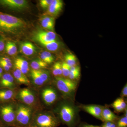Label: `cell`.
<instances>
[{
  "mask_svg": "<svg viewBox=\"0 0 127 127\" xmlns=\"http://www.w3.org/2000/svg\"><path fill=\"white\" fill-rule=\"evenodd\" d=\"M26 22L20 18L0 12V29L11 34H20L26 29Z\"/></svg>",
  "mask_w": 127,
  "mask_h": 127,
  "instance_id": "2",
  "label": "cell"
},
{
  "mask_svg": "<svg viewBox=\"0 0 127 127\" xmlns=\"http://www.w3.org/2000/svg\"><path fill=\"white\" fill-rule=\"evenodd\" d=\"M53 1L54 0H41L39 1V3L40 6L42 9H47Z\"/></svg>",
  "mask_w": 127,
  "mask_h": 127,
  "instance_id": "27",
  "label": "cell"
},
{
  "mask_svg": "<svg viewBox=\"0 0 127 127\" xmlns=\"http://www.w3.org/2000/svg\"><path fill=\"white\" fill-rule=\"evenodd\" d=\"M78 127H101L98 125H90L88 124L84 123L81 124Z\"/></svg>",
  "mask_w": 127,
  "mask_h": 127,
  "instance_id": "36",
  "label": "cell"
},
{
  "mask_svg": "<svg viewBox=\"0 0 127 127\" xmlns=\"http://www.w3.org/2000/svg\"><path fill=\"white\" fill-rule=\"evenodd\" d=\"M55 86H44L40 88L38 95L40 104L46 107H51L57 102L59 95Z\"/></svg>",
  "mask_w": 127,
  "mask_h": 127,
  "instance_id": "8",
  "label": "cell"
},
{
  "mask_svg": "<svg viewBox=\"0 0 127 127\" xmlns=\"http://www.w3.org/2000/svg\"><path fill=\"white\" fill-rule=\"evenodd\" d=\"M61 63L63 77L65 78H68L70 71V67L65 62H63Z\"/></svg>",
  "mask_w": 127,
  "mask_h": 127,
  "instance_id": "26",
  "label": "cell"
},
{
  "mask_svg": "<svg viewBox=\"0 0 127 127\" xmlns=\"http://www.w3.org/2000/svg\"><path fill=\"white\" fill-rule=\"evenodd\" d=\"M41 44L50 51H56L59 49L60 46V42L56 40Z\"/></svg>",
  "mask_w": 127,
  "mask_h": 127,
  "instance_id": "22",
  "label": "cell"
},
{
  "mask_svg": "<svg viewBox=\"0 0 127 127\" xmlns=\"http://www.w3.org/2000/svg\"><path fill=\"white\" fill-rule=\"evenodd\" d=\"M30 76L31 84L36 88H40L44 86L50 81L51 75L49 71L42 69L34 70L31 69Z\"/></svg>",
  "mask_w": 127,
  "mask_h": 127,
  "instance_id": "9",
  "label": "cell"
},
{
  "mask_svg": "<svg viewBox=\"0 0 127 127\" xmlns=\"http://www.w3.org/2000/svg\"><path fill=\"white\" fill-rule=\"evenodd\" d=\"M52 72L55 77H63L62 63L60 62L55 63L53 66Z\"/></svg>",
  "mask_w": 127,
  "mask_h": 127,
  "instance_id": "25",
  "label": "cell"
},
{
  "mask_svg": "<svg viewBox=\"0 0 127 127\" xmlns=\"http://www.w3.org/2000/svg\"><path fill=\"white\" fill-rule=\"evenodd\" d=\"M41 55H43V56L46 57L51 62V63L53 62L54 60H55L54 56H53V55L51 53L49 52L46 51L42 52Z\"/></svg>",
  "mask_w": 127,
  "mask_h": 127,
  "instance_id": "32",
  "label": "cell"
},
{
  "mask_svg": "<svg viewBox=\"0 0 127 127\" xmlns=\"http://www.w3.org/2000/svg\"><path fill=\"white\" fill-rule=\"evenodd\" d=\"M0 67H1L3 70H5L6 71H8L11 69L7 65L1 61H0Z\"/></svg>",
  "mask_w": 127,
  "mask_h": 127,
  "instance_id": "34",
  "label": "cell"
},
{
  "mask_svg": "<svg viewBox=\"0 0 127 127\" xmlns=\"http://www.w3.org/2000/svg\"><path fill=\"white\" fill-rule=\"evenodd\" d=\"M61 123L52 111L42 107L37 109L30 127H57Z\"/></svg>",
  "mask_w": 127,
  "mask_h": 127,
  "instance_id": "3",
  "label": "cell"
},
{
  "mask_svg": "<svg viewBox=\"0 0 127 127\" xmlns=\"http://www.w3.org/2000/svg\"><path fill=\"white\" fill-rule=\"evenodd\" d=\"M0 61L4 63L10 68L13 66V64L11 60L8 58L6 57H0Z\"/></svg>",
  "mask_w": 127,
  "mask_h": 127,
  "instance_id": "30",
  "label": "cell"
},
{
  "mask_svg": "<svg viewBox=\"0 0 127 127\" xmlns=\"http://www.w3.org/2000/svg\"><path fill=\"white\" fill-rule=\"evenodd\" d=\"M37 109L16 101L14 126L17 127H30Z\"/></svg>",
  "mask_w": 127,
  "mask_h": 127,
  "instance_id": "5",
  "label": "cell"
},
{
  "mask_svg": "<svg viewBox=\"0 0 127 127\" xmlns=\"http://www.w3.org/2000/svg\"><path fill=\"white\" fill-rule=\"evenodd\" d=\"M65 61L70 67L77 65V59L76 57L72 53L67 54L65 56Z\"/></svg>",
  "mask_w": 127,
  "mask_h": 127,
  "instance_id": "24",
  "label": "cell"
},
{
  "mask_svg": "<svg viewBox=\"0 0 127 127\" xmlns=\"http://www.w3.org/2000/svg\"><path fill=\"white\" fill-rule=\"evenodd\" d=\"M21 52L26 56L33 55L36 52V48L32 43L30 42L22 43L20 46Z\"/></svg>",
  "mask_w": 127,
  "mask_h": 127,
  "instance_id": "18",
  "label": "cell"
},
{
  "mask_svg": "<svg viewBox=\"0 0 127 127\" xmlns=\"http://www.w3.org/2000/svg\"><path fill=\"white\" fill-rule=\"evenodd\" d=\"M14 65V68L18 69L25 75L27 74L30 70L28 62L22 58H17L15 59Z\"/></svg>",
  "mask_w": 127,
  "mask_h": 127,
  "instance_id": "17",
  "label": "cell"
},
{
  "mask_svg": "<svg viewBox=\"0 0 127 127\" xmlns=\"http://www.w3.org/2000/svg\"><path fill=\"white\" fill-rule=\"evenodd\" d=\"M0 4L10 9L21 11L28 7V2L25 0H1Z\"/></svg>",
  "mask_w": 127,
  "mask_h": 127,
  "instance_id": "11",
  "label": "cell"
},
{
  "mask_svg": "<svg viewBox=\"0 0 127 127\" xmlns=\"http://www.w3.org/2000/svg\"><path fill=\"white\" fill-rule=\"evenodd\" d=\"M54 83L55 87L62 94L64 99L73 101L77 87L76 81L63 77H55Z\"/></svg>",
  "mask_w": 127,
  "mask_h": 127,
  "instance_id": "6",
  "label": "cell"
},
{
  "mask_svg": "<svg viewBox=\"0 0 127 127\" xmlns=\"http://www.w3.org/2000/svg\"><path fill=\"white\" fill-rule=\"evenodd\" d=\"M5 47V43L4 39L0 36V52L4 50Z\"/></svg>",
  "mask_w": 127,
  "mask_h": 127,
  "instance_id": "35",
  "label": "cell"
},
{
  "mask_svg": "<svg viewBox=\"0 0 127 127\" xmlns=\"http://www.w3.org/2000/svg\"><path fill=\"white\" fill-rule=\"evenodd\" d=\"M73 102L64 99L57 104L52 111L61 123L68 127H75L77 122L78 108Z\"/></svg>",
  "mask_w": 127,
  "mask_h": 127,
  "instance_id": "1",
  "label": "cell"
},
{
  "mask_svg": "<svg viewBox=\"0 0 127 127\" xmlns=\"http://www.w3.org/2000/svg\"><path fill=\"white\" fill-rule=\"evenodd\" d=\"M17 89L0 88V104L16 100Z\"/></svg>",
  "mask_w": 127,
  "mask_h": 127,
  "instance_id": "13",
  "label": "cell"
},
{
  "mask_svg": "<svg viewBox=\"0 0 127 127\" xmlns=\"http://www.w3.org/2000/svg\"><path fill=\"white\" fill-rule=\"evenodd\" d=\"M82 109L98 119L102 121V113L103 107L98 105H85L81 106Z\"/></svg>",
  "mask_w": 127,
  "mask_h": 127,
  "instance_id": "14",
  "label": "cell"
},
{
  "mask_svg": "<svg viewBox=\"0 0 127 127\" xmlns=\"http://www.w3.org/2000/svg\"><path fill=\"white\" fill-rule=\"evenodd\" d=\"M121 98H123L124 97H126L127 96V84H126L123 88L121 94Z\"/></svg>",
  "mask_w": 127,
  "mask_h": 127,
  "instance_id": "33",
  "label": "cell"
},
{
  "mask_svg": "<svg viewBox=\"0 0 127 127\" xmlns=\"http://www.w3.org/2000/svg\"><path fill=\"white\" fill-rule=\"evenodd\" d=\"M81 71L79 66L77 65L70 67V71L68 78L72 81H76V80L79 79Z\"/></svg>",
  "mask_w": 127,
  "mask_h": 127,
  "instance_id": "20",
  "label": "cell"
},
{
  "mask_svg": "<svg viewBox=\"0 0 127 127\" xmlns=\"http://www.w3.org/2000/svg\"><path fill=\"white\" fill-rule=\"evenodd\" d=\"M109 127H117V125H116V123L114 122L112 123V124Z\"/></svg>",
  "mask_w": 127,
  "mask_h": 127,
  "instance_id": "38",
  "label": "cell"
},
{
  "mask_svg": "<svg viewBox=\"0 0 127 127\" xmlns=\"http://www.w3.org/2000/svg\"><path fill=\"white\" fill-rule=\"evenodd\" d=\"M117 127H127V117L124 116L119 119L116 123Z\"/></svg>",
  "mask_w": 127,
  "mask_h": 127,
  "instance_id": "29",
  "label": "cell"
},
{
  "mask_svg": "<svg viewBox=\"0 0 127 127\" xmlns=\"http://www.w3.org/2000/svg\"><path fill=\"white\" fill-rule=\"evenodd\" d=\"M0 119L1 126H14L16 101L0 104Z\"/></svg>",
  "mask_w": 127,
  "mask_h": 127,
  "instance_id": "7",
  "label": "cell"
},
{
  "mask_svg": "<svg viewBox=\"0 0 127 127\" xmlns=\"http://www.w3.org/2000/svg\"><path fill=\"white\" fill-rule=\"evenodd\" d=\"M63 1L61 0H54L52 4L47 9L46 14L48 15L53 17L57 15L62 10L63 7Z\"/></svg>",
  "mask_w": 127,
  "mask_h": 127,
  "instance_id": "16",
  "label": "cell"
},
{
  "mask_svg": "<svg viewBox=\"0 0 127 127\" xmlns=\"http://www.w3.org/2000/svg\"><path fill=\"white\" fill-rule=\"evenodd\" d=\"M56 34L54 32L40 30L34 35V39L40 43H48L56 40Z\"/></svg>",
  "mask_w": 127,
  "mask_h": 127,
  "instance_id": "10",
  "label": "cell"
},
{
  "mask_svg": "<svg viewBox=\"0 0 127 127\" xmlns=\"http://www.w3.org/2000/svg\"><path fill=\"white\" fill-rule=\"evenodd\" d=\"M0 127H17L15 126H1Z\"/></svg>",
  "mask_w": 127,
  "mask_h": 127,
  "instance_id": "39",
  "label": "cell"
},
{
  "mask_svg": "<svg viewBox=\"0 0 127 127\" xmlns=\"http://www.w3.org/2000/svg\"><path fill=\"white\" fill-rule=\"evenodd\" d=\"M12 76L17 84H23L27 86V87L31 86L30 79L28 78L26 75L23 74L18 69L14 68Z\"/></svg>",
  "mask_w": 127,
  "mask_h": 127,
  "instance_id": "15",
  "label": "cell"
},
{
  "mask_svg": "<svg viewBox=\"0 0 127 127\" xmlns=\"http://www.w3.org/2000/svg\"><path fill=\"white\" fill-rule=\"evenodd\" d=\"M41 22L42 27L45 28V29H47L48 31H51L53 32V31H54L55 25L48 23V22L43 20L42 19H41Z\"/></svg>",
  "mask_w": 127,
  "mask_h": 127,
  "instance_id": "28",
  "label": "cell"
},
{
  "mask_svg": "<svg viewBox=\"0 0 127 127\" xmlns=\"http://www.w3.org/2000/svg\"><path fill=\"white\" fill-rule=\"evenodd\" d=\"M112 106L113 108L114 109L118 112H121L123 111H124L120 106L117 99L113 103Z\"/></svg>",
  "mask_w": 127,
  "mask_h": 127,
  "instance_id": "31",
  "label": "cell"
},
{
  "mask_svg": "<svg viewBox=\"0 0 127 127\" xmlns=\"http://www.w3.org/2000/svg\"><path fill=\"white\" fill-rule=\"evenodd\" d=\"M48 64L44 62L40 59L32 61L30 64L32 69L34 70H40L46 68Z\"/></svg>",
  "mask_w": 127,
  "mask_h": 127,
  "instance_id": "21",
  "label": "cell"
},
{
  "mask_svg": "<svg viewBox=\"0 0 127 127\" xmlns=\"http://www.w3.org/2000/svg\"><path fill=\"white\" fill-rule=\"evenodd\" d=\"M31 86L18 89L15 100L36 109L42 107L39 100L38 93L35 88Z\"/></svg>",
  "mask_w": 127,
  "mask_h": 127,
  "instance_id": "4",
  "label": "cell"
},
{
  "mask_svg": "<svg viewBox=\"0 0 127 127\" xmlns=\"http://www.w3.org/2000/svg\"><path fill=\"white\" fill-rule=\"evenodd\" d=\"M2 73H3V69L1 67H0V78H1L2 77Z\"/></svg>",
  "mask_w": 127,
  "mask_h": 127,
  "instance_id": "37",
  "label": "cell"
},
{
  "mask_svg": "<svg viewBox=\"0 0 127 127\" xmlns=\"http://www.w3.org/2000/svg\"><path fill=\"white\" fill-rule=\"evenodd\" d=\"M17 84L13 76L10 73L2 75L0 80V88L16 89H18Z\"/></svg>",
  "mask_w": 127,
  "mask_h": 127,
  "instance_id": "12",
  "label": "cell"
},
{
  "mask_svg": "<svg viewBox=\"0 0 127 127\" xmlns=\"http://www.w3.org/2000/svg\"><path fill=\"white\" fill-rule=\"evenodd\" d=\"M5 50L8 55L10 56L15 55L17 53V47L15 43L12 42H7L6 45Z\"/></svg>",
  "mask_w": 127,
  "mask_h": 127,
  "instance_id": "23",
  "label": "cell"
},
{
  "mask_svg": "<svg viewBox=\"0 0 127 127\" xmlns=\"http://www.w3.org/2000/svg\"><path fill=\"white\" fill-rule=\"evenodd\" d=\"M102 121L104 122H114L118 118L115 115L109 108L103 107L102 113Z\"/></svg>",
  "mask_w": 127,
  "mask_h": 127,
  "instance_id": "19",
  "label": "cell"
}]
</instances>
